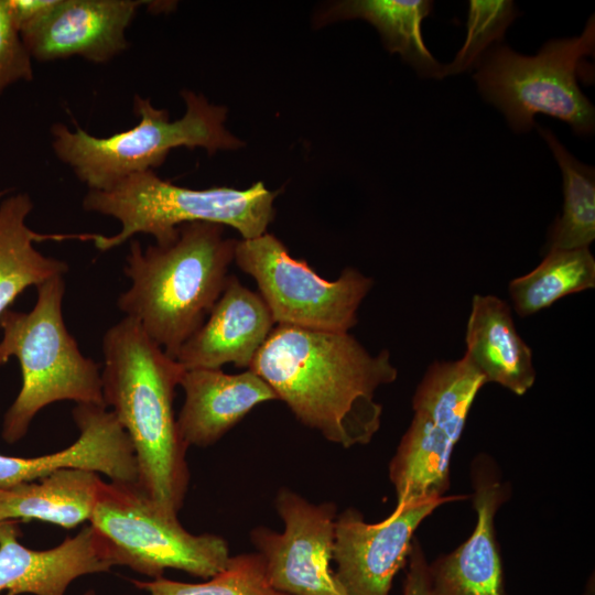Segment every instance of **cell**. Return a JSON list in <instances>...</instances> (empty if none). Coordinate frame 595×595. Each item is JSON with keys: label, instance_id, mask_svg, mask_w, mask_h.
Segmentation results:
<instances>
[{"label": "cell", "instance_id": "25", "mask_svg": "<svg viewBox=\"0 0 595 595\" xmlns=\"http://www.w3.org/2000/svg\"><path fill=\"white\" fill-rule=\"evenodd\" d=\"M129 581L148 595H288L271 585L263 558L257 551L229 556L223 570L201 583L180 582L164 576Z\"/></svg>", "mask_w": 595, "mask_h": 595}, {"label": "cell", "instance_id": "9", "mask_svg": "<svg viewBox=\"0 0 595 595\" xmlns=\"http://www.w3.org/2000/svg\"><path fill=\"white\" fill-rule=\"evenodd\" d=\"M234 261L257 283L275 325L348 333L374 280L345 268L333 281L320 277L305 260L293 258L272 234L237 240Z\"/></svg>", "mask_w": 595, "mask_h": 595}, {"label": "cell", "instance_id": "23", "mask_svg": "<svg viewBox=\"0 0 595 595\" xmlns=\"http://www.w3.org/2000/svg\"><path fill=\"white\" fill-rule=\"evenodd\" d=\"M595 286V259L589 248L548 249L541 263L509 283L513 309L529 316L560 299Z\"/></svg>", "mask_w": 595, "mask_h": 595}, {"label": "cell", "instance_id": "14", "mask_svg": "<svg viewBox=\"0 0 595 595\" xmlns=\"http://www.w3.org/2000/svg\"><path fill=\"white\" fill-rule=\"evenodd\" d=\"M145 1L58 0L53 10L22 31L31 57L40 62L80 56L106 63L127 50L126 30Z\"/></svg>", "mask_w": 595, "mask_h": 595}, {"label": "cell", "instance_id": "8", "mask_svg": "<svg viewBox=\"0 0 595 595\" xmlns=\"http://www.w3.org/2000/svg\"><path fill=\"white\" fill-rule=\"evenodd\" d=\"M106 541L113 565L150 577L165 570L207 580L230 556L227 541L216 534H193L160 511L136 483L101 482L89 519Z\"/></svg>", "mask_w": 595, "mask_h": 595}, {"label": "cell", "instance_id": "2", "mask_svg": "<svg viewBox=\"0 0 595 595\" xmlns=\"http://www.w3.org/2000/svg\"><path fill=\"white\" fill-rule=\"evenodd\" d=\"M101 346L104 403L132 444L136 484L160 511L177 517L191 477L173 409L185 368L127 316L106 331Z\"/></svg>", "mask_w": 595, "mask_h": 595}, {"label": "cell", "instance_id": "29", "mask_svg": "<svg viewBox=\"0 0 595 595\" xmlns=\"http://www.w3.org/2000/svg\"><path fill=\"white\" fill-rule=\"evenodd\" d=\"M58 0H9L10 10L20 33L48 14Z\"/></svg>", "mask_w": 595, "mask_h": 595}, {"label": "cell", "instance_id": "28", "mask_svg": "<svg viewBox=\"0 0 595 595\" xmlns=\"http://www.w3.org/2000/svg\"><path fill=\"white\" fill-rule=\"evenodd\" d=\"M402 595H434L429 578V562L418 539H413L407 562Z\"/></svg>", "mask_w": 595, "mask_h": 595}, {"label": "cell", "instance_id": "5", "mask_svg": "<svg viewBox=\"0 0 595 595\" xmlns=\"http://www.w3.org/2000/svg\"><path fill=\"white\" fill-rule=\"evenodd\" d=\"M181 96L186 111L171 121L167 110L136 95L133 110L139 122L108 137L55 123L51 128L53 151L89 191H106L130 175L160 166L174 148H204L214 154L244 145L224 126L225 107L212 105L203 95L190 90Z\"/></svg>", "mask_w": 595, "mask_h": 595}, {"label": "cell", "instance_id": "26", "mask_svg": "<svg viewBox=\"0 0 595 595\" xmlns=\"http://www.w3.org/2000/svg\"><path fill=\"white\" fill-rule=\"evenodd\" d=\"M518 14L509 0L469 1L465 42L455 58L444 65L443 77L463 73L479 63L486 50L504 37Z\"/></svg>", "mask_w": 595, "mask_h": 595}, {"label": "cell", "instance_id": "22", "mask_svg": "<svg viewBox=\"0 0 595 595\" xmlns=\"http://www.w3.org/2000/svg\"><path fill=\"white\" fill-rule=\"evenodd\" d=\"M432 7L428 0H354L335 6L328 14L367 20L379 31L387 50L399 53L419 75L442 78L444 65L433 57L422 35V22Z\"/></svg>", "mask_w": 595, "mask_h": 595}, {"label": "cell", "instance_id": "4", "mask_svg": "<svg viewBox=\"0 0 595 595\" xmlns=\"http://www.w3.org/2000/svg\"><path fill=\"white\" fill-rule=\"evenodd\" d=\"M64 293V278L55 275L36 285L30 312L9 309L0 316V366L15 357L22 374L2 422L1 436L9 444L22 440L36 413L54 402L105 405L99 366L82 354L65 326Z\"/></svg>", "mask_w": 595, "mask_h": 595}, {"label": "cell", "instance_id": "16", "mask_svg": "<svg viewBox=\"0 0 595 595\" xmlns=\"http://www.w3.org/2000/svg\"><path fill=\"white\" fill-rule=\"evenodd\" d=\"M274 326L260 294L235 275H228L205 323L181 347L175 359L185 369H217L227 363L249 369Z\"/></svg>", "mask_w": 595, "mask_h": 595}, {"label": "cell", "instance_id": "20", "mask_svg": "<svg viewBox=\"0 0 595 595\" xmlns=\"http://www.w3.org/2000/svg\"><path fill=\"white\" fill-rule=\"evenodd\" d=\"M80 468H61L35 480L0 488V521L37 520L73 529L89 521L102 479Z\"/></svg>", "mask_w": 595, "mask_h": 595}, {"label": "cell", "instance_id": "13", "mask_svg": "<svg viewBox=\"0 0 595 595\" xmlns=\"http://www.w3.org/2000/svg\"><path fill=\"white\" fill-rule=\"evenodd\" d=\"M470 477L476 523L462 544L429 563L434 595H505L495 518L509 499L511 488L508 482L502 480L495 459L487 454L475 456Z\"/></svg>", "mask_w": 595, "mask_h": 595}, {"label": "cell", "instance_id": "6", "mask_svg": "<svg viewBox=\"0 0 595 595\" xmlns=\"http://www.w3.org/2000/svg\"><path fill=\"white\" fill-rule=\"evenodd\" d=\"M278 191L258 182L246 190L212 187L193 190L160 178L153 170L130 175L106 191H89L83 208L120 221L113 236L89 235L100 251L125 244L137 234L150 235L156 245L173 241L181 225L212 223L236 229L242 239L267 232L274 217Z\"/></svg>", "mask_w": 595, "mask_h": 595}, {"label": "cell", "instance_id": "1", "mask_svg": "<svg viewBox=\"0 0 595 595\" xmlns=\"http://www.w3.org/2000/svg\"><path fill=\"white\" fill-rule=\"evenodd\" d=\"M249 369L299 422L344 448L372 440L382 415L376 391L398 377L387 349L371 355L349 333L280 324Z\"/></svg>", "mask_w": 595, "mask_h": 595}, {"label": "cell", "instance_id": "19", "mask_svg": "<svg viewBox=\"0 0 595 595\" xmlns=\"http://www.w3.org/2000/svg\"><path fill=\"white\" fill-rule=\"evenodd\" d=\"M465 357L485 377L517 396L534 383L532 351L518 334L508 303L475 294L466 326Z\"/></svg>", "mask_w": 595, "mask_h": 595}, {"label": "cell", "instance_id": "10", "mask_svg": "<svg viewBox=\"0 0 595 595\" xmlns=\"http://www.w3.org/2000/svg\"><path fill=\"white\" fill-rule=\"evenodd\" d=\"M274 504L284 530L256 527L250 531L271 585L288 595H346L329 567L336 505L313 504L289 488L278 491Z\"/></svg>", "mask_w": 595, "mask_h": 595}, {"label": "cell", "instance_id": "24", "mask_svg": "<svg viewBox=\"0 0 595 595\" xmlns=\"http://www.w3.org/2000/svg\"><path fill=\"white\" fill-rule=\"evenodd\" d=\"M549 144L562 173L564 203L548 238V249L588 248L595 238L594 167L574 158L554 133L536 123Z\"/></svg>", "mask_w": 595, "mask_h": 595}, {"label": "cell", "instance_id": "21", "mask_svg": "<svg viewBox=\"0 0 595 595\" xmlns=\"http://www.w3.org/2000/svg\"><path fill=\"white\" fill-rule=\"evenodd\" d=\"M32 208L26 193L7 197L0 204V316L26 288L68 271L66 262L42 255L33 244L69 236L33 231L26 225Z\"/></svg>", "mask_w": 595, "mask_h": 595}, {"label": "cell", "instance_id": "27", "mask_svg": "<svg viewBox=\"0 0 595 595\" xmlns=\"http://www.w3.org/2000/svg\"><path fill=\"white\" fill-rule=\"evenodd\" d=\"M32 79V57L14 23L9 0H0V95L20 80Z\"/></svg>", "mask_w": 595, "mask_h": 595}, {"label": "cell", "instance_id": "18", "mask_svg": "<svg viewBox=\"0 0 595 595\" xmlns=\"http://www.w3.org/2000/svg\"><path fill=\"white\" fill-rule=\"evenodd\" d=\"M180 386L185 400L176 422L187 447L213 445L253 408L278 400L250 369L240 374H226L221 368L185 369Z\"/></svg>", "mask_w": 595, "mask_h": 595}, {"label": "cell", "instance_id": "31", "mask_svg": "<svg viewBox=\"0 0 595 595\" xmlns=\"http://www.w3.org/2000/svg\"><path fill=\"white\" fill-rule=\"evenodd\" d=\"M4 192H0V196L3 194Z\"/></svg>", "mask_w": 595, "mask_h": 595}, {"label": "cell", "instance_id": "7", "mask_svg": "<svg viewBox=\"0 0 595 595\" xmlns=\"http://www.w3.org/2000/svg\"><path fill=\"white\" fill-rule=\"evenodd\" d=\"M594 48L592 15L581 35L551 40L534 56L501 44L491 47L479 61L474 78L484 99L504 113L516 132L531 130L534 115L543 113L566 122L577 136H589L595 110L577 77Z\"/></svg>", "mask_w": 595, "mask_h": 595}, {"label": "cell", "instance_id": "30", "mask_svg": "<svg viewBox=\"0 0 595 595\" xmlns=\"http://www.w3.org/2000/svg\"><path fill=\"white\" fill-rule=\"evenodd\" d=\"M82 595H97V592L94 588H88ZM122 595H129V594H122Z\"/></svg>", "mask_w": 595, "mask_h": 595}, {"label": "cell", "instance_id": "17", "mask_svg": "<svg viewBox=\"0 0 595 595\" xmlns=\"http://www.w3.org/2000/svg\"><path fill=\"white\" fill-rule=\"evenodd\" d=\"M72 415L79 436L62 451L36 457L0 454V488L35 480L61 468L96 472L112 482L132 477L133 450L115 415L97 405H77Z\"/></svg>", "mask_w": 595, "mask_h": 595}, {"label": "cell", "instance_id": "11", "mask_svg": "<svg viewBox=\"0 0 595 595\" xmlns=\"http://www.w3.org/2000/svg\"><path fill=\"white\" fill-rule=\"evenodd\" d=\"M469 498L446 495L396 505L377 523L349 507L336 517L333 561L346 595H389L397 573L407 565L414 532L440 506Z\"/></svg>", "mask_w": 595, "mask_h": 595}, {"label": "cell", "instance_id": "12", "mask_svg": "<svg viewBox=\"0 0 595 595\" xmlns=\"http://www.w3.org/2000/svg\"><path fill=\"white\" fill-rule=\"evenodd\" d=\"M412 409V421L389 463L396 505L446 496L452 454L470 410L420 388Z\"/></svg>", "mask_w": 595, "mask_h": 595}, {"label": "cell", "instance_id": "15", "mask_svg": "<svg viewBox=\"0 0 595 595\" xmlns=\"http://www.w3.org/2000/svg\"><path fill=\"white\" fill-rule=\"evenodd\" d=\"M18 523L0 521V595H66L78 577L115 566L106 541L90 524L54 548L32 550L19 542Z\"/></svg>", "mask_w": 595, "mask_h": 595}, {"label": "cell", "instance_id": "3", "mask_svg": "<svg viewBox=\"0 0 595 595\" xmlns=\"http://www.w3.org/2000/svg\"><path fill=\"white\" fill-rule=\"evenodd\" d=\"M237 240L224 226L187 223L167 245L130 244L125 267L131 286L117 305L170 357L205 323L224 291Z\"/></svg>", "mask_w": 595, "mask_h": 595}]
</instances>
